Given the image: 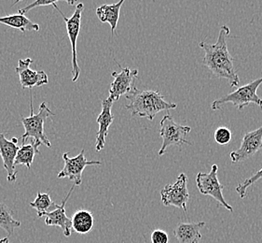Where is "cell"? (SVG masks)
Masks as SVG:
<instances>
[{"mask_svg":"<svg viewBox=\"0 0 262 243\" xmlns=\"http://www.w3.org/2000/svg\"><path fill=\"white\" fill-rule=\"evenodd\" d=\"M230 33L231 30L229 27L223 25L221 26L216 43L210 44L202 42L199 43V46L205 52L203 64L205 67H207L216 77L228 79L231 87H237L240 83V79L236 73L233 57L229 52L227 45V37Z\"/></svg>","mask_w":262,"mask_h":243,"instance_id":"cell-1","label":"cell"},{"mask_svg":"<svg viewBox=\"0 0 262 243\" xmlns=\"http://www.w3.org/2000/svg\"><path fill=\"white\" fill-rule=\"evenodd\" d=\"M129 104L125 108L130 111L132 116H139L153 121L159 112L170 111L177 108L176 103L167 102L159 91L134 89L125 95Z\"/></svg>","mask_w":262,"mask_h":243,"instance_id":"cell-2","label":"cell"},{"mask_svg":"<svg viewBox=\"0 0 262 243\" xmlns=\"http://www.w3.org/2000/svg\"><path fill=\"white\" fill-rule=\"evenodd\" d=\"M31 114L29 117H21V124L25 127V134L21 135L23 144L27 143L28 138H33L37 146L45 145L49 148L52 147V143L45 134L44 124L49 117L54 116V113L47 107L46 102H42L39 106L37 114L34 113L33 101H30Z\"/></svg>","mask_w":262,"mask_h":243,"instance_id":"cell-3","label":"cell"},{"mask_svg":"<svg viewBox=\"0 0 262 243\" xmlns=\"http://www.w3.org/2000/svg\"><path fill=\"white\" fill-rule=\"evenodd\" d=\"M261 84L262 77L213 101L211 104V109L213 111H220L221 107L227 103H231L240 111L249 104H255L262 108V99L257 95V89Z\"/></svg>","mask_w":262,"mask_h":243,"instance_id":"cell-4","label":"cell"},{"mask_svg":"<svg viewBox=\"0 0 262 243\" xmlns=\"http://www.w3.org/2000/svg\"><path fill=\"white\" fill-rule=\"evenodd\" d=\"M160 136L163 138L162 147L159 151V155L163 156L166 152L168 147L172 145L180 146L182 144H189L191 143L186 139L188 134L191 131V127L188 126H181L176 123L173 117L169 113L165 114L163 119L160 121Z\"/></svg>","mask_w":262,"mask_h":243,"instance_id":"cell-5","label":"cell"},{"mask_svg":"<svg viewBox=\"0 0 262 243\" xmlns=\"http://www.w3.org/2000/svg\"><path fill=\"white\" fill-rule=\"evenodd\" d=\"M219 168L216 165H213L211 170L208 173L199 172L196 176V185L200 193L204 196H209L213 197L216 202H219L221 206L224 207L226 210L232 212V207L229 205L225 200L222 190L224 186L221 185L217 177Z\"/></svg>","mask_w":262,"mask_h":243,"instance_id":"cell-6","label":"cell"},{"mask_svg":"<svg viewBox=\"0 0 262 243\" xmlns=\"http://www.w3.org/2000/svg\"><path fill=\"white\" fill-rule=\"evenodd\" d=\"M188 177L184 173H180L177 181L173 185L164 186L161 191L162 202L164 206H173L187 212V203L189 199L188 190Z\"/></svg>","mask_w":262,"mask_h":243,"instance_id":"cell-7","label":"cell"},{"mask_svg":"<svg viewBox=\"0 0 262 243\" xmlns=\"http://www.w3.org/2000/svg\"><path fill=\"white\" fill-rule=\"evenodd\" d=\"M63 159L64 161L63 169L58 173L59 179L68 178L73 181L76 186H79L82 183V172L87 166H100L102 163L100 161H89L85 156V151L82 150L75 157H69V153H63Z\"/></svg>","mask_w":262,"mask_h":243,"instance_id":"cell-8","label":"cell"},{"mask_svg":"<svg viewBox=\"0 0 262 243\" xmlns=\"http://www.w3.org/2000/svg\"><path fill=\"white\" fill-rule=\"evenodd\" d=\"M83 11V4L79 3L76 6L73 15L70 18H67L66 16H63V20L66 22L69 40L71 43V49H72V75H73L72 82L73 83H76L78 80L80 74V69L78 64V58H77V42H78V37L80 31V27H81V17H82Z\"/></svg>","mask_w":262,"mask_h":243,"instance_id":"cell-9","label":"cell"},{"mask_svg":"<svg viewBox=\"0 0 262 243\" xmlns=\"http://www.w3.org/2000/svg\"><path fill=\"white\" fill-rule=\"evenodd\" d=\"M111 75L114 77V80L111 83L108 98L114 102L119 100L121 95H126L134 89V83L138 76V69L123 68L121 72L113 71Z\"/></svg>","mask_w":262,"mask_h":243,"instance_id":"cell-10","label":"cell"},{"mask_svg":"<svg viewBox=\"0 0 262 243\" xmlns=\"http://www.w3.org/2000/svg\"><path fill=\"white\" fill-rule=\"evenodd\" d=\"M262 148V126L244 135L240 148L231 153V162L238 163L250 158Z\"/></svg>","mask_w":262,"mask_h":243,"instance_id":"cell-11","label":"cell"},{"mask_svg":"<svg viewBox=\"0 0 262 243\" xmlns=\"http://www.w3.org/2000/svg\"><path fill=\"white\" fill-rule=\"evenodd\" d=\"M33 63L31 58L20 59L15 69L16 73L19 76L21 87L24 89H33L49 83L48 75L43 70H33L30 65Z\"/></svg>","mask_w":262,"mask_h":243,"instance_id":"cell-12","label":"cell"},{"mask_svg":"<svg viewBox=\"0 0 262 243\" xmlns=\"http://www.w3.org/2000/svg\"><path fill=\"white\" fill-rule=\"evenodd\" d=\"M19 149L18 138L12 137L11 140H9L3 133L0 132V156L3 161V166L8 172L7 180L10 183L17 180V170L14 163Z\"/></svg>","mask_w":262,"mask_h":243,"instance_id":"cell-13","label":"cell"},{"mask_svg":"<svg viewBox=\"0 0 262 243\" xmlns=\"http://www.w3.org/2000/svg\"><path fill=\"white\" fill-rule=\"evenodd\" d=\"M76 185H73L69 192L68 196L62 201L61 205H58L57 208L53 212L43 213L41 217H45V224L48 227H59L63 230V235L66 237H70L72 231V222L71 219L68 217L66 213V204L72 195V192L75 189ZM40 217V218H41Z\"/></svg>","mask_w":262,"mask_h":243,"instance_id":"cell-14","label":"cell"},{"mask_svg":"<svg viewBox=\"0 0 262 243\" xmlns=\"http://www.w3.org/2000/svg\"><path fill=\"white\" fill-rule=\"evenodd\" d=\"M112 105L113 101L106 98L102 101V111L100 112L99 116L97 117L96 121L99 125V129L97 132L95 149L97 152L102 151L105 147V138L108 134V129L111 124L114 121V115L112 114Z\"/></svg>","mask_w":262,"mask_h":243,"instance_id":"cell-15","label":"cell"},{"mask_svg":"<svg viewBox=\"0 0 262 243\" xmlns=\"http://www.w3.org/2000/svg\"><path fill=\"white\" fill-rule=\"evenodd\" d=\"M205 227V222H179L173 229V235L179 243H200L201 229Z\"/></svg>","mask_w":262,"mask_h":243,"instance_id":"cell-16","label":"cell"},{"mask_svg":"<svg viewBox=\"0 0 262 243\" xmlns=\"http://www.w3.org/2000/svg\"><path fill=\"white\" fill-rule=\"evenodd\" d=\"M124 3V0H121L118 3L111 4V5L100 6L96 9V15L98 17L101 23H108L111 27V33L114 34L118 22L120 18V11L122 4Z\"/></svg>","mask_w":262,"mask_h":243,"instance_id":"cell-17","label":"cell"},{"mask_svg":"<svg viewBox=\"0 0 262 243\" xmlns=\"http://www.w3.org/2000/svg\"><path fill=\"white\" fill-rule=\"evenodd\" d=\"M0 24L5 25L7 27L15 28L21 32L39 31V26L28 19L24 14H11V15L0 17Z\"/></svg>","mask_w":262,"mask_h":243,"instance_id":"cell-18","label":"cell"},{"mask_svg":"<svg viewBox=\"0 0 262 243\" xmlns=\"http://www.w3.org/2000/svg\"><path fill=\"white\" fill-rule=\"evenodd\" d=\"M72 229L79 234H88L94 228L95 220L92 212L87 210H79L71 218Z\"/></svg>","mask_w":262,"mask_h":243,"instance_id":"cell-19","label":"cell"},{"mask_svg":"<svg viewBox=\"0 0 262 243\" xmlns=\"http://www.w3.org/2000/svg\"><path fill=\"white\" fill-rule=\"evenodd\" d=\"M38 147L34 140L30 144H23L16 155L15 166L25 165L27 169L31 168L35 155L39 153Z\"/></svg>","mask_w":262,"mask_h":243,"instance_id":"cell-20","label":"cell"},{"mask_svg":"<svg viewBox=\"0 0 262 243\" xmlns=\"http://www.w3.org/2000/svg\"><path fill=\"white\" fill-rule=\"evenodd\" d=\"M21 222L13 217V212L4 203L0 202V228H2L9 236L13 235L14 229L20 228Z\"/></svg>","mask_w":262,"mask_h":243,"instance_id":"cell-21","label":"cell"},{"mask_svg":"<svg viewBox=\"0 0 262 243\" xmlns=\"http://www.w3.org/2000/svg\"><path fill=\"white\" fill-rule=\"evenodd\" d=\"M57 206L58 204L52 200L49 194L41 192H38L36 199L30 203V207L37 211L38 218H40L43 213L53 212Z\"/></svg>","mask_w":262,"mask_h":243,"instance_id":"cell-22","label":"cell"},{"mask_svg":"<svg viewBox=\"0 0 262 243\" xmlns=\"http://www.w3.org/2000/svg\"><path fill=\"white\" fill-rule=\"evenodd\" d=\"M262 179V169H259L257 172L255 174L252 175L251 177L247 178L246 180H244L241 184L237 185L236 187V192L238 193V195L240 196L241 198H245L247 196V191L251 185L256 184L257 180Z\"/></svg>","mask_w":262,"mask_h":243,"instance_id":"cell-23","label":"cell"},{"mask_svg":"<svg viewBox=\"0 0 262 243\" xmlns=\"http://www.w3.org/2000/svg\"><path fill=\"white\" fill-rule=\"evenodd\" d=\"M215 143L220 145H227L231 143L232 133L231 130L226 127H220L214 134Z\"/></svg>","mask_w":262,"mask_h":243,"instance_id":"cell-24","label":"cell"},{"mask_svg":"<svg viewBox=\"0 0 262 243\" xmlns=\"http://www.w3.org/2000/svg\"><path fill=\"white\" fill-rule=\"evenodd\" d=\"M57 2H59V0H37V1H34L31 4L27 5L25 8H21L19 9L18 12L20 14H26L28 11H31L35 8H38V7H44V6H54L55 4H57Z\"/></svg>","mask_w":262,"mask_h":243,"instance_id":"cell-25","label":"cell"},{"mask_svg":"<svg viewBox=\"0 0 262 243\" xmlns=\"http://www.w3.org/2000/svg\"><path fill=\"white\" fill-rule=\"evenodd\" d=\"M151 243H169L167 233L162 229H155L151 233Z\"/></svg>","mask_w":262,"mask_h":243,"instance_id":"cell-26","label":"cell"},{"mask_svg":"<svg viewBox=\"0 0 262 243\" xmlns=\"http://www.w3.org/2000/svg\"><path fill=\"white\" fill-rule=\"evenodd\" d=\"M0 243H10V239H9V238H1Z\"/></svg>","mask_w":262,"mask_h":243,"instance_id":"cell-27","label":"cell"}]
</instances>
